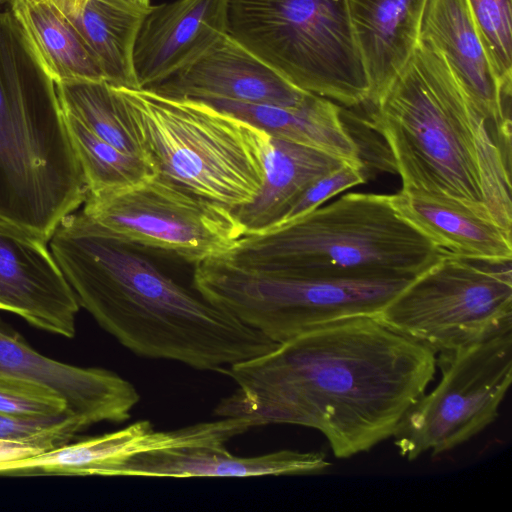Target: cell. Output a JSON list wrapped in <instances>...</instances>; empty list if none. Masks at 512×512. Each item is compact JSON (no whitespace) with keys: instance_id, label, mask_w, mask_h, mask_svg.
I'll return each mask as SVG.
<instances>
[{"instance_id":"1","label":"cell","mask_w":512,"mask_h":512,"mask_svg":"<svg viewBox=\"0 0 512 512\" xmlns=\"http://www.w3.org/2000/svg\"><path fill=\"white\" fill-rule=\"evenodd\" d=\"M436 366L435 352L375 317L344 319L227 367L237 388L214 413L316 429L346 459L392 437Z\"/></svg>"},{"instance_id":"2","label":"cell","mask_w":512,"mask_h":512,"mask_svg":"<svg viewBox=\"0 0 512 512\" xmlns=\"http://www.w3.org/2000/svg\"><path fill=\"white\" fill-rule=\"evenodd\" d=\"M50 247L80 307L138 356L223 372L277 345L175 280L149 249L99 231L81 211L60 221Z\"/></svg>"},{"instance_id":"3","label":"cell","mask_w":512,"mask_h":512,"mask_svg":"<svg viewBox=\"0 0 512 512\" xmlns=\"http://www.w3.org/2000/svg\"><path fill=\"white\" fill-rule=\"evenodd\" d=\"M403 190L453 202L512 232L511 151L462 91L443 58L418 42L388 87L363 104Z\"/></svg>"},{"instance_id":"4","label":"cell","mask_w":512,"mask_h":512,"mask_svg":"<svg viewBox=\"0 0 512 512\" xmlns=\"http://www.w3.org/2000/svg\"><path fill=\"white\" fill-rule=\"evenodd\" d=\"M87 186L56 84L10 11H0V221L48 243Z\"/></svg>"},{"instance_id":"5","label":"cell","mask_w":512,"mask_h":512,"mask_svg":"<svg viewBox=\"0 0 512 512\" xmlns=\"http://www.w3.org/2000/svg\"><path fill=\"white\" fill-rule=\"evenodd\" d=\"M445 254L403 218L391 195L344 194L224 257L258 272L316 279H414Z\"/></svg>"},{"instance_id":"6","label":"cell","mask_w":512,"mask_h":512,"mask_svg":"<svg viewBox=\"0 0 512 512\" xmlns=\"http://www.w3.org/2000/svg\"><path fill=\"white\" fill-rule=\"evenodd\" d=\"M113 87L155 175L231 210L256 197L266 132L200 100Z\"/></svg>"},{"instance_id":"7","label":"cell","mask_w":512,"mask_h":512,"mask_svg":"<svg viewBox=\"0 0 512 512\" xmlns=\"http://www.w3.org/2000/svg\"><path fill=\"white\" fill-rule=\"evenodd\" d=\"M226 32L302 91L347 107L368 99L347 0H227Z\"/></svg>"},{"instance_id":"8","label":"cell","mask_w":512,"mask_h":512,"mask_svg":"<svg viewBox=\"0 0 512 512\" xmlns=\"http://www.w3.org/2000/svg\"><path fill=\"white\" fill-rule=\"evenodd\" d=\"M413 279H316L247 270L224 256L194 265L192 286L276 344L344 319L375 317Z\"/></svg>"},{"instance_id":"9","label":"cell","mask_w":512,"mask_h":512,"mask_svg":"<svg viewBox=\"0 0 512 512\" xmlns=\"http://www.w3.org/2000/svg\"><path fill=\"white\" fill-rule=\"evenodd\" d=\"M375 318L435 353L483 342L512 330L511 263L445 253Z\"/></svg>"},{"instance_id":"10","label":"cell","mask_w":512,"mask_h":512,"mask_svg":"<svg viewBox=\"0 0 512 512\" xmlns=\"http://www.w3.org/2000/svg\"><path fill=\"white\" fill-rule=\"evenodd\" d=\"M82 213L99 231L187 263L227 255L244 236L233 210L154 175L114 191L87 192Z\"/></svg>"},{"instance_id":"11","label":"cell","mask_w":512,"mask_h":512,"mask_svg":"<svg viewBox=\"0 0 512 512\" xmlns=\"http://www.w3.org/2000/svg\"><path fill=\"white\" fill-rule=\"evenodd\" d=\"M436 364L440 382L408 409L392 435L409 461L450 451L496 420L512 380V330L440 352Z\"/></svg>"},{"instance_id":"12","label":"cell","mask_w":512,"mask_h":512,"mask_svg":"<svg viewBox=\"0 0 512 512\" xmlns=\"http://www.w3.org/2000/svg\"><path fill=\"white\" fill-rule=\"evenodd\" d=\"M236 433L232 420L155 431L149 421H137L120 430L87 438L34 456L0 463V476H112L128 457L150 450L225 445Z\"/></svg>"},{"instance_id":"13","label":"cell","mask_w":512,"mask_h":512,"mask_svg":"<svg viewBox=\"0 0 512 512\" xmlns=\"http://www.w3.org/2000/svg\"><path fill=\"white\" fill-rule=\"evenodd\" d=\"M46 244L0 221V310L73 338L80 304Z\"/></svg>"},{"instance_id":"14","label":"cell","mask_w":512,"mask_h":512,"mask_svg":"<svg viewBox=\"0 0 512 512\" xmlns=\"http://www.w3.org/2000/svg\"><path fill=\"white\" fill-rule=\"evenodd\" d=\"M149 90L176 98L225 99L285 107L298 106L311 95L292 85L228 33Z\"/></svg>"},{"instance_id":"15","label":"cell","mask_w":512,"mask_h":512,"mask_svg":"<svg viewBox=\"0 0 512 512\" xmlns=\"http://www.w3.org/2000/svg\"><path fill=\"white\" fill-rule=\"evenodd\" d=\"M419 41L443 58L462 91L511 151V96L497 80L465 0H427Z\"/></svg>"},{"instance_id":"16","label":"cell","mask_w":512,"mask_h":512,"mask_svg":"<svg viewBox=\"0 0 512 512\" xmlns=\"http://www.w3.org/2000/svg\"><path fill=\"white\" fill-rule=\"evenodd\" d=\"M0 369L49 385L66 400L69 413L88 427L100 422L128 420L140 400L133 384L118 374L44 356L1 318Z\"/></svg>"},{"instance_id":"17","label":"cell","mask_w":512,"mask_h":512,"mask_svg":"<svg viewBox=\"0 0 512 512\" xmlns=\"http://www.w3.org/2000/svg\"><path fill=\"white\" fill-rule=\"evenodd\" d=\"M227 0H176L152 6L138 30L133 69L149 89L204 53L226 32Z\"/></svg>"},{"instance_id":"18","label":"cell","mask_w":512,"mask_h":512,"mask_svg":"<svg viewBox=\"0 0 512 512\" xmlns=\"http://www.w3.org/2000/svg\"><path fill=\"white\" fill-rule=\"evenodd\" d=\"M331 463L320 452L279 450L264 455L240 457L225 445H200L150 450L128 457L112 476L164 478L256 477L313 475Z\"/></svg>"},{"instance_id":"19","label":"cell","mask_w":512,"mask_h":512,"mask_svg":"<svg viewBox=\"0 0 512 512\" xmlns=\"http://www.w3.org/2000/svg\"><path fill=\"white\" fill-rule=\"evenodd\" d=\"M426 3L427 0H347L369 81L366 102L380 95L412 56L419 42Z\"/></svg>"},{"instance_id":"20","label":"cell","mask_w":512,"mask_h":512,"mask_svg":"<svg viewBox=\"0 0 512 512\" xmlns=\"http://www.w3.org/2000/svg\"><path fill=\"white\" fill-rule=\"evenodd\" d=\"M398 213L445 253L489 264L512 260V232L421 191L391 194Z\"/></svg>"},{"instance_id":"21","label":"cell","mask_w":512,"mask_h":512,"mask_svg":"<svg viewBox=\"0 0 512 512\" xmlns=\"http://www.w3.org/2000/svg\"><path fill=\"white\" fill-rule=\"evenodd\" d=\"M201 101L246 121L272 137L363 166L361 150L341 119V109L332 100L311 94L305 102L293 107L225 99Z\"/></svg>"},{"instance_id":"22","label":"cell","mask_w":512,"mask_h":512,"mask_svg":"<svg viewBox=\"0 0 512 512\" xmlns=\"http://www.w3.org/2000/svg\"><path fill=\"white\" fill-rule=\"evenodd\" d=\"M344 163L347 162L322 151L269 135L260 191L250 203L233 210L244 235L277 227L315 180Z\"/></svg>"},{"instance_id":"23","label":"cell","mask_w":512,"mask_h":512,"mask_svg":"<svg viewBox=\"0 0 512 512\" xmlns=\"http://www.w3.org/2000/svg\"><path fill=\"white\" fill-rule=\"evenodd\" d=\"M66 16L101 67L106 81L138 88L133 48L140 25L151 7L127 0H52Z\"/></svg>"},{"instance_id":"24","label":"cell","mask_w":512,"mask_h":512,"mask_svg":"<svg viewBox=\"0 0 512 512\" xmlns=\"http://www.w3.org/2000/svg\"><path fill=\"white\" fill-rule=\"evenodd\" d=\"M9 3L11 12L55 84L107 82L76 29L52 0H10Z\"/></svg>"},{"instance_id":"25","label":"cell","mask_w":512,"mask_h":512,"mask_svg":"<svg viewBox=\"0 0 512 512\" xmlns=\"http://www.w3.org/2000/svg\"><path fill=\"white\" fill-rule=\"evenodd\" d=\"M56 90L64 112L119 150L143 157L136 134L111 84L105 81L57 83Z\"/></svg>"},{"instance_id":"26","label":"cell","mask_w":512,"mask_h":512,"mask_svg":"<svg viewBox=\"0 0 512 512\" xmlns=\"http://www.w3.org/2000/svg\"><path fill=\"white\" fill-rule=\"evenodd\" d=\"M62 112L87 192L119 190L155 175L145 158L119 150L72 115Z\"/></svg>"},{"instance_id":"27","label":"cell","mask_w":512,"mask_h":512,"mask_svg":"<svg viewBox=\"0 0 512 512\" xmlns=\"http://www.w3.org/2000/svg\"><path fill=\"white\" fill-rule=\"evenodd\" d=\"M505 94L512 92V0H465Z\"/></svg>"},{"instance_id":"28","label":"cell","mask_w":512,"mask_h":512,"mask_svg":"<svg viewBox=\"0 0 512 512\" xmlns=\"http://www.w3.org/2000/svg\"><path fill=\"white\" fill-rule=\"evenodd\" d=\"M0 413L23 419H44L70 414L66 400L49 385L1 369Z\"/></svg>"},{"instance_id":"29","label":"cell","mask_w":512,"mask_h":512,"mask_svg":"<svg viewBox=\"0 0 512 512\" xmlns=\"http://www.w3.org/2000/svg\"><path fill=\"white\" fill-rule=\"evenodd\" d=\"M86 428L81 419L67 413L44 419H23L0 413V439L36 442L49 449L70 442Z\"/></svg>"},{"instance_id":"30","label":"cell","mask_w":512,"mask_h":512,"mask_svg":"<svg viewBox=\"0 0 512 512\" xmlns=\"http://www.w3.org/2000/svg\"><path fill=\"white\" fill-rule=\"evenodd\" d=\"M365 182L363 166L344 163L339 168L315 180L296 200L278 226L318 208L345 190Z\"/></svg>"},{"instance_id":"31","label":"cell","mask_w":512,"mask_h":512,"mask_svg":"<svg viewBox=\"0 0 512 512\" xmlns=\"http://www.w3.org/2000/svg\"><path fill=\"white\" fill-rule=\"evenodd\" d=\"M50 450L47 446L27 441L0 439V463L34 456Z\"/></svg>"},{"instance_id":"32","label":"cell","mask_w":512,"mask_h":512,"mask_svg":"<svg viewBox=\"0 0 512 512\" xmlns=\"http://www.w3.org/2000/svg\"><path fill=\"white\" fill-rule=\"evenodd\" d=\"M133 4H136L138 6H141V7H150L151 4H150V0H127Z\"/></svg>"},{"instance_id":"33","label":"cell","mask_w":512,"mask_h":512,"mask_svg":"<svg viewBox=\"0 0 512 512\" xmlns=\"http://www.w3.org/2000/svg\"><path fill=\"white\" fill-rule=\"evenodd\" d=\"M10 0H0V4H3L5 2H9Z\"/></svg>"}]
</instances>
